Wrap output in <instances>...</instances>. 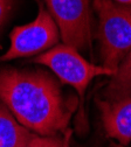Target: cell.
Here are the masks:
<instances>
[{
    "mask_svg": "<svg viewBox=\"0 0 131 147\" xmlns=\"http://www.w3.org/2000/svg\"><path fill=\"white\" fill-rule=\"evenodd\" d=\"M62 144H63V139H61L58 136H49V137L35 136L27 144L19 147H62Z\"/></svg>",
    "mask_w": 131,
    "mask_h": 147,
    "instance_id": "cell-9",
    "label": "cell"
},
{
    "mask_svg": "<svg viewBox=\"0 0 131 147\" xmlns=\"http://www.w3.org/2000/svg\"><path fill=\"white\" fill-rule=\"evenodd\" d=\"M35 63L48 67L58 78L79 92L83 98L90 82L97 76H114L115 72L103 67L88 62L79 50L67 45H55L50 49L33 59Z\"/></svg>",
    "mask_w": 131,
    "mask_h": 147,
    "instance_id": "cell-3",
    "label": "cell"
},
{
    "mask_svg": "<svg viewBox=\"0 0 131 147\" xmlns=\"http://www.w3.org/2000/svg\"><path fill=\"white\" fill-rule=\"evenodd\" d=\"M63 43L76 50H86L91 41L90 0H46Z\"/></svg>",
    "mask_w": 131,
    "mask_h": 147,
    "instance_id": "cell-5",
    "label": "cell"
},
{
    "mask_svg": "<svg viewBox=\"0 0 131 147\" xmlns=\"http://www.w3.org/2000/svg\"><path fill=\"white\" fill-rule=\"evenodd\" d=\"M0 100L24 127L42 137L66 131L77 103L67 99L46 71L15 68L0 69Z\"/></svg>",
    "mask_w": 131,
    "mask_h": 147,
    "instance_id": "cell-1",
    "label": "cell"
},
{
    "mask_svg": "<svg viewBox=\"0 0 131 147\" xmlns=\"http://www.w3.org/2000/svg\"><path fill=\"white\" fill-rule=\"evenodd\" d=\"M12 4L13 0H0V28L7 19L12 8Z\"/></svg>",
    "mask_w": 131,
    "mask_h": 147,
    "instance_id": "cell-10",
    "label": "cell"
},
{
    "mask_svg": "<svg viewBox=\"0 0 131 147\" xmlns=\"http://www.w3.org/2000/svg\"><path fill=\"white\" fill-rule=\"evenodd\" d=\"M97 106L107 136L128 145L131 141V97L98 100Z\"/></svg>",
    "mask_w": 131,
    "mask_h": 147,
    "instance_id": "cell-6",
    "label": "cell"
},
{
    "mask_svg": "<svg viewBox=\"0 0 131 147\" xmlns=\"http://www.w3.org/2000/svg\"><path fill=\"white\" fill-rule=\"evenodd\" d=\"M7 51L0 56V62L29 57L41 54L59 43L60 32L50 13L39 4V13L29 24L15 27L11 35Z\"/></svg>",
    "mask_w": 131,
    "mask_h": 147,
    "instance_id": "cell-4",
    "label": "cell"
},
{
    "mask_svg": "<svg viewBox=\"0 0 131 147\" xmlns=\"http://www.w3.org/2000/svg\"><path fill=\"white\" fill-rule=\"evenodd\" d=\"M90 3L98 18L102 65L116 74L131 48V5L115 0H90Z\"/></svg>",
    "mask_w": 131,
    "mask_h": 147,
    "instance_id": "cell-2",
    "label": "cell"
},
{
    "mask_svg": "<svg viewBox=\"0 0 131 147\" xmlns=\"http://www.w3.org/2000/svg\"><path fill=\"white\" fill-rule=\"evenodd\" d=\"M105 99L117 100L131 97V48L104 91Z\"/></svg>",
    "mask_w": 131,
    "mask_h": 147,
    "instance_id": "cell-8",
    "label": "cell"
},
{
    "mask_svg": "<svg viewBox=\"0 0 131 147\" xmlns=\"http://www.w3.org/2000/svg\"><path fill=\"white\" fill-rule=\"evenodd\" d=\"M115 1L123 4V5H131V0H115Z\"/></svg>",
    "mask_w": 131,
    "mask_h": 147,
    "instance_id": "cell-12",
    "label": "cell"
},
{
    "mask_svg": "<svg viewBox=\"0 0 131 147\" xmlns=\"http://www.w3.org/2000/svg\"><path fill=\"white\" fill-rule=\"evenodd\" d=\"M62 147H70V132H67L64 138H63V144Z\"/></svg>",
    "mask_w": 131,
    "mask_h": 147,
    "instance_id": "cell-11",
    "label": "cell"
},
{
    "mask_svg": "<svg viewBox=\"0 0 131 147\" xmlns=\"http://www.w3.org/2000/svg\"><path fill=\"white\" fill-rule=\"evenodd\" d=\"M35 133L19 123L0 100V147H19L32 140Z\"/></svg>",
    "mask_w": 131,
    "mask_h": 147,
    "instance_id": "cell-7",
    "label": "cell"
}]
</instances>
